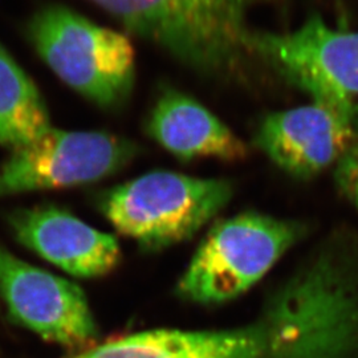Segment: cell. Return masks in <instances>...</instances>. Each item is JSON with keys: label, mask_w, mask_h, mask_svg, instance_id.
Returning <instances> with one entry per match:
<instances>
[{"label": "cell", "mask_w": 358, "mask_h": 358, "mask_svg": "<svg viewBox=\"0 0 358 358\" xmlns=\"http://www.w3.org/2000/svg\"><path fill=\"white\" fill-rule=\"evenodd\" d=\"M51 128L38 87L0 44V145L15 149Z\"/></svg>", "instance_id": "7c38bea8"}, {"label": "cell", "mask_w": 358, "mask_h": 358, "mask_svg": "<svg viewBox=\"0 0 358 358\" xmlns=\"http://www.w3.org/2000/svg\"><path fill=\"white\" fill-rule=\"evenodd\" d=\"M146 133L182 161L213 157L239 161L248 148L223 121L194 97L173 88L162 90L154 103Z\"/></svg>", "instance_id": "30bf717a"}, {"label": "cell", "mask_w": 358, "mask_h": 358, "mask_svg": "<svg viewBox=\"0 0 358 358\" xmlns=\"http://www.w3.org/2000/svg\"><path fill=\"white\" fill-rule=\"evenodd\" d=\"M248 51L358 133V31L333 29L316 13L292 32H251Z\"/></svg>", "instance_id": "5b68a950"}, {"label": "cell", "mask_w": 358, "mask_h": 358, "mask_svg": "<svg viewBox=\"0 0 358 358\" xmlns=\"http://www.w3.org/2000/svg\"><path fill=\"white\" fill-rule=\"evenodd\" d=\"M44 63L68 87L103 108L128 99L136 73L134 50L125 35L63 7L48 6L28 24Z\"/></svg>", "instance_id": "3957f363"}, {"label": "cell", "mask_w": 358, "mask_h": 358, "mask_svg": "<svg viewBox=\"0 0 358 358\" xmlns=\"http://www.w3.org/2000/svg\"><path fill=\"white\" fill-rule=\"evenodd\" d=\"M264 358H358V267L331 242L273 294L256 325Z\"/></svg>", "instance_id": "6da1fadb"}, {"label": "cell", "mask_w": 358, "mask_h": 358, "mask_svg": "<svg viewBox=\"0 0 358 358\" xmlns=\"http://www.w3.org/2000/svg\"><path fill=\"white\" fill-rule=\"evenodd\" d=\"M229 180L157 170L106 192L103 215L149 251L185 242L230 202Z\"/></svg>", "instance_id": "7a4b0ae2"}, {"label": "cell", "mask_w": 358, "mask_h": 358, "mask_svg": "<svg viewBox=\"0 0 358 358\" xmlns=\"http://www.w3.org/2000/svg\"><path fill=\"white\" fill-rule=\"evenodd\" d=\"M334 182L340 192L358 208V138L334 165Z\"/></svg>", "instance_id": "4fadbf2b"}, {"label": "cell", "mask_w": 358, "mask_h": 358, "mask_svg": "<svg viewBox=\"0 0 358 358\" xmlns=\"http://www.w3.org/2000/svg\"><path fill=\"white\" fill-rule=\"evenodd\" d=\"M357 138L345 118L312 103L266 115L254 145L287 174L309 179L336 165Z\"/></svg>", "instance_id": "ba28073f"}, {"label": "cell", "mask_w": 358, "mask_h": 358, "mask_svg": "<svg viewBox=\"0 0 358 358\" xmlns=\"http://www.w3.org/2000/svg\"><path fill=\"white\" fill-rule=\"evenodd\" d=\"M0 294L10 316L41 338L83 350L97 337L81 288L20 260L0 244Z\"/></svg>", "instance_id": "52a82bcc"}, {"label": "cell", "mask_w": 358, "mask_h": 358, "mask_svg": "<svg viewBox=\"0 0 358 358\" xmlns=\"http://www.w3.org/2000/svg\"><path fill=\"white\" fill-rule=\"evenodd\" d=\"M137 145L108 131H68L52 127L13 149L0 165V198L65 189L106 178L128 165Z\"/></svg>", "instance_id": "8992f818"}, {"label": "cell", "mask_w": 358, "mask_h": 358, "mask_svg": "<svg viewBox=\"0 0 358 358\" xmlns=\"http://www.w3.org/2000/svg\"><path fill=\"white\" fill-rule=\"evenodd\" d=\"M10 226L20 243L76 278H100L121 260L112 235L55 206L19 210L10 217Z\"/></svg>", "instance_id": "9c48e42d"}, {"label": "cell", "mask_w": 358, "mask_h": 358, "mask_svg": "<svg viewBox=\"0 0 358 358\" xmlns=\"http://www.w3.org/2000/svg\"><path fill=\"white\" fill-rule=\"evenodd\" d=\"M68 358H264L257 327L186 332L157 329L92 345Z\"/></svg>", "instance_id": "8fae6325"}, {"label": "cell", "mask_w": 358, "mask_h": 358, "mask_svg": "<svg viewBox=\"0 0 358 358\" xmlns=\"http://www.w3.org/2000/svg\"><path fill=\"white\" fill-rule=\"evenodd\" d=\"M304 234L291 220L244 213L220 220L206 235L178 284L198 304H220L248 291Z\"/></svg>", "instance_id": "277c9868"}]
</instances>
